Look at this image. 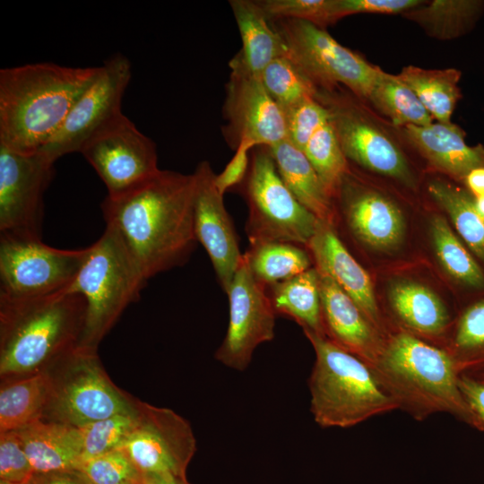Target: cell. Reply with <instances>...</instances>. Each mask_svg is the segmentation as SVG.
I'll use <instances>...</instances> for the list:
<instances>
[{
	"label": "cell",
	"mask_w": 484,
	"mask_h": 484,
	"mask_svg": "<svg viewBox=\"0 0 484 484\" xmlns=\"http://www.w3.org/2000/svg\"><path fill=\"white\" fill-rule=\"evenodd\" d=\"M269 20L295 19L324 29L340 20L337 0H256Z\"/></svg>",
	"instance_id": "obj_39"
},
{
	"label": "cell",
	"mask_w": 484,
	"mask_h": 484,
	"mask_svg": "<svg viewBox=\"0 0 484 484\" xmlns=\"http://www.w3.org/2000/svg\"><path fill=\"white\" fill-rule=\"evenodd\" d=\"M194 173L160 169L137 187L101 203L107 226L119 235L148 281L183 265L197 240Z\"/></svg>",
	"instance_id": "obj_1"
},
{
	"label": "cell",
	"mask_w": 484,
	"mask_h": 484,
	"mask_svg": "<svg viewBox=\"0 0 484 484\" xmlns=\"http://www.w3.org/2000/svg\"><path fill=\"white\" fill-rule=\"evenodd\" d=\"M397 77L414 91L432 117L440 123H451V117L461 97L459 70L424 69L408 65L402 68Z\"/></svg>",
	"instance_id": "obj_29"
},
{
	"label": "cell",
	"mask_w": 484,
	"mask_h": 484,
	"mask_svg": "<svg viewBox=\"0 0 484 484\" xmlns=\"http://www.w3.org/2000/svg\"><path fill=\"white\" fill-rule=\"evenodd\" d=\"M15 431L34 472L76 469L82 459L76 427L40 419Z\"/></svg>",
	"instance_id": "obj_24"
},
{
	"label": "cell",
	"mask_w": 484,
	"mask_h": 484,
	"mask_svg": "<svg viewBox=\"0 0 484 484\" xmlns=\"http://www.w3.org/2000/svg\"><path fill=\"white\" fill-rule=\"evenodd\" d=\"M371 369L398 410L415 420L449 413L478 428L460 391L455 363L445 349L398 331L385 336Z\"/></svg>",
	"instance_id": "obj_4"
},
{
	"label": "cell",
	"mask_w": 484,
	"mask_h": 484,
	"mask_svg": "<svg viewBox=\"0 0 484 484\" xmlns=\"http://www.w3.org/2000/svg\"><path fill=\"white\" fill-rule=\"evenodd\" d=\"M132 75L127 57L117 54L104 62L98 77L79 97L51 140L39 151L56 162L80 152L83 145L122 114L121 102Z\"/></svg>",
	"instance_id": "obj_12"
},
{
	"label": "cell",
	"mask_w": 484,
	"mask_h": 484,
	"mask_svg": "<svg viewBox=\"0 0 484 484\" xmlns=\"http://www.w3.org/2000/svg\"><path fill=\"white\" fill-rule=\"evenodd\" d=\"M101 66L35 63L0 70V145L38 152L56 134Z\"/></svg>",
	"instance_id": "obj_2"
},
{
	"label": "cell",
	"mask_w": 484,
	"mask_h": 484,
	"mask_svg": "<svg viewBox=\"0 0 484 484\" xmlns=\"http://www.w3.org/2000/svg\"><path fill=\"white\" fill-rule=\"evenodd\" d=\"M407 140L436 168L464 180L470 171L484 167V145H468L456 125L440 122L402 128Z\"/></svg>",
	"instance_id": "obj_21"
},
{
	"label": "cell",
	"mask_w": 484,
	"mask_h": 484,
	"mask_svg": "<svg viewBox=\"0 0 484 484\" xmlns=\"http://www.w3.org/2000/svg\"><path fill=\"white\" fill-rule=\"evenodd\" d=\"M0 484H13V483H8V482H5V481H3V480H0Z\"/></svg>",
	"instance_id": "obj_50"
},
{
	"label": "cell",
	"mask_w": 484,
	"mask_h": 484,
	"mask_svg": "<svg viewBox=\"0 0 484 484\" xmlns=\"http://www.w3.org/2000/svg\"><path fill=\"white\" fill-rule=\"evenodd\" d=\"M428 193L448 213L471 250L484 262V217L477 211L471 196L462 188L438 180L429 184Z\"/></svg>",
	"instance_id": "obj_33"
},
{
	"label": "cell",
	"mask_w": 484,
	"mask_h": 484,
	"mask_svg": "<svg viewBox=\"0 0 484 484\" xmlns=\"http://www.w3.org/2000/svg\"><path fill=\"white\" fill-rule=\"evenodd\" d=\"M267 292L276 315L293 319L303 332L325 336L319 274L315 266L268 287Z\"/></svg>",
	"instance_id": "obj_27"
},
{
	"label": "cell",
	"mask_w": 484,
	"mask_h": 484,
	"mask_svg": "<svg viewBox=\"0 0 484 484\" xmlns=\"http://www.w3.org/2000/svg\"><path fill=\"white\" fill-rule=\"evenodd\" d=\"M306 248L315 266L326 272L351 298L367 321L385 337L370 277L342 244L333 224L320 220Z\"/></svg>",
	"instance_id": "obj_20"
},
{
	"label": "cell",
	"mask_w": 484,
	"mask_h": 484,
	"mask_svg": "<svg viewBox=\"0 0 484 484\" xmlns=\"http://www.w3.org/2000/svg\"><path fill=\"white\" fill-rule=\"evenodd\" d=\"M33 473L17 431L0 433V480L26 484Z\"/></svg>",
	"instance_id": "obj_42"
},
{
	"label": "cell",
	"mask_w": 484,
	"mask_h": 484,
	"mask_svg": "<svg viewBox=\"0 0 484 484\" xmlns=\"http://www.w3.org/2000/svg\"><path fill=\"white\" fill-rule=\"evenodd\" d=\"M241 184L248 206L246 231L250 245L287 242L307 246L320 220L287 187L268 147L252 149Z\"/></svg>",
	"instance_id": "obj_8"
},
{
	"label": "cell",
	"mask_w": 484,
	"mask_h": 484,
	"mask_svg": "<svg viewBox=\"0 0 484 484\" xmlns=\"http://www.w3.org/2000/svg\"><path fill=\"white\" fill-rule=\"evenodd\" d=\"M136 420L137 402L136 410L132 412L116 414L78 428L82 459L119 449L133 431Z\"/></svg>",
	"instance_id": "obj_38"
},
{
	"label": "cell",
	"mask_w": 484,
	"mask_h": 484,
	"mask_svg": "<svg viewBox=\"0 0 484 484\" xmlns=\"http://www.w3.org/2000/svg\"><path fill=\"white\" fill-rule=\"evenodd\" d=\"M305 246L287 242L250 245L243 255L253 276L266 288L311 268L312 257Z\"/></svg>",
	"instance_id": "obj_30"
},
{
	"label": "cell",
	"mask_w": 484,
	"mask_h": 484,
	"mask_svg": "<svg viewBox=\"0 0 484 484\" xmlns=\"http://www.w3.org/2000/svg\"><path fill=\"white\" fill-rule=\"evenodd\" d=\"M480 377H484V376H480Z\"/></svg>",
	"instance_id": "obj_51"
},
{
	"label": "cell",
	"mask_w": 484,
	"mask_h": 484,
	"mask_svg": "<svg viewBox=\"0 0 484 484\" xmlns=\"http://www.w3.org/2000/svg\"><path fill=\"white\" fill-rule=\"evenodd\" d=\"M269 149L281 179L296 199L320 220L333 224V197L306 155L289 139Z\"/></svg>",
	"instance_id": "obj_26"
},
{
	"label": "cell",
	"mask_w": 484,
	"mask_h": 484,
	"mask_svg": "<svg viewBox=\"0 0 484 484\" xmlns=\"http://www.w3.org/2000/svg\"><path fill=\"white\" fill-rule=\"evenodd\" d=\"M48 372L50 393L42 420L81 428L136 410L137 399L113 383L98 351L77 348Z\"/></svg>",
	"instance_id": "obj_7"
},
{
	"label": "cell",
	"mask_w": 484,
	"mask_h": 484,
	"mask_svg": "<svg viewBox=\"0 0 484 484\" xmlns=\"http://www.w3.org/2000/svg\"><path fill=\"white\" fill-rule=\"evenodd\" d=\"M391 308L405 329L421 340L439 338L449 325V315L441 298L430 289L412 281L393 284L389 291Z\"/></svg>",
	"instance_id": "obj_25"
},
{
	"label": "cell",
	"mask_w": 484,
	"mask_h": 484,
	"mask_svg": "<svg viewBox=\"0 0 484 484\" xmlns=\"http://www.w3.org/2000/svg\"><path fill=\"white\" fill-rule=\"evenodd\" d=\"M147 281L117 232L106 225L100 238L88 246L76 277L63 291L80 294L86 301L78 349L98 351L125 308L140 299Z\"/></svg>",
	"instance_id": "obj_6"
},
{
	"label": "cell",
	"mask_w": 484,
	"mask_h": 484,
	"mask_svg": "<svg viewBox=\"0 0 484 484\" xmlns=\"http://www.w3.org/2000/svg\"><path fill=\"white\" fill-rule=\"evenodd\" d=\"M80 153L112 197L137 187L160 170L154 142L123 113L94 134Z\"/></svg>",
	"instance_id": "obj_11"
},
{
	"label": "cell",
	"mask_w": 484,
	"mask_h": 484,
	"mask_svg": "<svg viewBox=\"0 0 484 484\" xmlns=\"http://www.w3.org/2000/svg\"><path fill=\"white\" fill-rule=\"evenodd\" d=\"M88 247L67 250L40 238L0 233V296L34 298L63 292L81 269Z\"/></svg>",
	"instance_id": "obj_10"
},
{
	"label": "cell",
	"mask_w": 484,
	"mask_h": 484,
	"mask_svg": "<svg viewBox=\"0 0 484 484\" xmlns=\"http://www.w3.org/2000/svg\"><path fill=\"white\" fill-rule=\"evenodd\" d=\"M423 3L420 0H337L341 19L357 13H405Z\"/></svg>",
	"instance_id": "obj_43"
},
{
	"label": "cell",
	"mask_w": 484,
	"mask_h": 484,
	"mask_svg": "<svg viewBox=\"0 0 484 484\" xmlns=\"http://www.w3.org/2000/svg\"><path fill=\"white\" fill-rule=\"evenodd\" d=\"M458 385L465 402L476 419L477 429L484 432V377L461 373Z\"/></svg>",
	"instance_id": "obj_45"
},
{
	"label": "cell",
	"mask_w": 484,
	"mask_h": 484,
	"mask_svg": "<svg viewBox=\"0 0 484 484\" xmlns=\"http://www.w3.org/2000/svg\"><path fill=\"white\" fill-rule=\"evenodd\" d=\"M260 78L267 92L284 113L316 95V87L287 56L271 62L261 73Z\"/></svg>",
	"instance_id": "obj_37"
},
{
	"label": "cell",
	"mask_w": 484,
	"mask_h": 484,
	"mask_svg": "<svg viewBox=\"0 0 484 484\" xmlns=\"http://www.w3.org/2000/svg\"><path fill=\"white\" fill-rule=\"evenodd\" d=\"M135 484H191L186 476H178L169 472L140 471Z\"/></svg>",
	"instance_id": "obj_47"
},
{
	"label": "cell",
	"mask_w": 484,
	"mask_h": 484,
	"mask_svg": "<svg viewBox=\"0 0 484 484\" xmlns=\"http://www.w3.org/2000/svg\"><path fill=\"white\" fill-rule=\"evenodd\" d=\"M301 151L333 199L336 189L348 171V161L331 119L314 131Z\"/></svg>",
	"instance_id": "obj_36"
},
{
	"label": "cell",
	"mask_w": 484,
	"mask_h": 484,
	"mask_svg": "<svg viewBox=\"0 0 484 484\" xmlns=\"http://www.w3.org/2000/svg\"><path fill=\"white\" fill-rule=\"evenodd\" d=\"M119 449L139 471L186 476L196 439L189 421L173 410L137 399L136 424Z\"/></svg>",
	"instance_id": "obj_14"
},
{
	"label": "cell",
	"mask_w": 484,
	"mask_h": 484,
	"mask_svg": "<svg viewBox=\"0 0 484 484\" xmlns=\"http://www.w3.org/2000/svg\"><path fill=\"white\" fill-rule=\"evenodd\" d=\"M270 21L285 42L287 56L316 88L342 84L356 96L368 99L380 68L310 22Z\"/></svg>",
	"instance_id": "obj_9"
},
{
	"label": "cell",
	"mask_w": 484,
	"mask_h": 484,
	"mask_svg": "<svg viewBox=\"0 0 484 484\" xmlns=\"http://www.w3.org/2000/svg\"><path fill=\"white\" fill-rule=\"evenodd\" d=\"M474 203L477 211L484 217V195L476 197Z\"/></svg>",
	"instance_id": "obj_49"
},
{
	"label": "cell",
	"mask_w": 484,
	"mask_h": 484,
	"mask_svg": "<svg viewBox=\"0 0 484 484\" xmlns=\"http://www.w3.org/2000/svg\"><path fill=\"white\" fill-rule=\"evenodd\" d=\"M484 2L479 0H434L404 13L430 36L451 39L466 33L480 18Z\"/></svg>",
	"instance_id": "obj_31"
},
{
	"label": "cell",
	"mask_w": 484,
	"mask_h": 484,
	"mask_svg": "<svg viewBox=\"0 0 484 484\" xmlns=\"http://www.w3.org/2000/svg\"><path fill=\"white\" fill-rule=\"evenodd\" d=\"M315 268L319 274L325 336L371 367L385 337L367 321L351 298L326 272Z\"/></svg>",
	"instance_id": "obj_19"
},
{
	"label": "cell",
	"mask_w": 484,
	"mask_h": 484,
	"mask_svg": "<svg viewBox=\"0 0 484 484\" xmlns=\"http://www.w3.org/2000/svg\"><path fill=\"white\" fill-rule=\"evenodd\" d=\"M55 162L0 145V233L41 239L44 194Z\"/></svg>",
	"instance_id": "obj_13"
},
{
	"label": "cell",
	"mask_w": 484,
	"mask_h": 484,
	"mask_svg": "<svg viewBox=\"0 0 484 484\" xmlns=\"http://www.w3.org/2000/svg\"><path fill=\"white\" fill-rule=\"evenodd\" d=\"M445 350L459 374L484 375V300L471 305L462 313Z\"/></svg>",
	"instance_id": "obj_34"
},
{
	"label": "cell",
	"mask_w": 484,
	"mask_h": 484,
	"mask_svg": "<svg viewBox=\"0 0 484 484\" xmlns=\"http://www.w3.org/2000/svg\"><path fill=\"white\" fill-rule=\"evenodd\" d=\"M196 189L194 228L197 242L206 250L218 281L226 292L243 258L223 194L216 186V174L203 160L194 170Z\"/></svg>",
	"instance_id": "obj_18"
},
{
	"label": "cell",
	"mask_w": 484,
	"mask_h": 484,
	"mask_svg": "<svg viewBox=\"0 0 484 484\" xmlns=\"http://www.w3.org/2000/svg\"><path fill=\"white\" fill-rule=\"evenodd\" d=\"M337 194L344 198L347 224L357 238L377 249H389L401 242L404 220L392 201L373 192L350 193L341 185Z\"/></svg>",
	"instance_id": "obj_22"
},
{
	"label": "cell",
	"mask_w": 484,
	"mask_h": 484,
	"mask_svg": "<svg viewBox=\"0 0 484 484\" xmlns=\"http://www.w3.org/2000/svg\"><path fill=\"white\" fill-rule=\"evenodd\" d=\"M464 182L475 197L484 195V167L470 171L465 177Z\"/></svg>",
	"instance_id": "obj_48"
},
{
	"label": "cell",
	"mask_w": 484,
	"mask_h": 484,
	"mask_svg": "<svg viewBox=\"0 0 484 484\" xmlns=\"http://www.w3.org/2000/svg\"><path fill=\"white\" fill-rule=\"evenodd\" d=\"M229 3L242 41V48L230 60L229 67L260 76L271 62L287 56L285 42L256 1L230 0Z\"/></svg>",
	"instance_id": "obj_23"
},
{
	"label": "cell",
	"mask_w": 484,
	"mask_h": 484,
	"mask_svg": "<svg viewBox=\"0 0 484 484\" xmlns=\"http://www.w3.org/2000/svg\"><path fill=\"white\" fill-rule=\"evenodd\" d=\"M436 255L445 271L457 281L471 288H484V272L448 222L440 215L430 221Z\"/></svg>",
	"instance_id": "obj_35"
},
{
	"label": "cell",
	"mask_w": 484,
	"mask_h": 484,
	"mask_svg": "<svg viewBox=\"0 0 484 484\" xmlns=\"http://www.w3.org/2000/svg\"><path fill=\"white\" fill-rule=\"evenodd\" d=\"M368 100L396 126L428 125L433 123V117L414 91L397 75L381 69Z\"/></svg>",
	"instance_id": "obj_32"
},
{
	"label": "cell",
	"mask_w": 484,
	"mask_h": 484,
	"mask_svg": "<svg viewBox=\"0 0 484 484\" xmlns=\"http://www.w3.org/2000/svg\"><path fill=\"white\" fill-rule=\"evenodd\" d=\"M226 85L223 134L236 150L244 143L250 147L272 148L288 139L286 116L270 96L260 76L230 67Z\"/></svg>",
	"instance_id": "obj_16"
},
{
	"label": "cell",
	"mask_w": 484,
	"mask_h": 484,
	"mask_svg": "<svg viewBox=\"0 0 484 484\" xmlns=\"http://www.w3.org/2000/svg\"><path fill=\"white\" fill-rule=\"evenodd\" d=\"M50 386L48 370L1 381L0 433L18 430L40 420Z\"/></svg>",
	"instance_id": "obj_28"
},
{
	"label": "cell",
	"mask_w": 484,
	"mask_h": 484,
	"mask_svg": "<svg viewBox=\"0 0 484 484\" xmlns=\"http://www.w3.org/2000/svg\"><path fill=\"white\" fill-rule=\"evenodd\" d=\"M26 484H92L78 469L34 472Z\"/></svg>",
	"instance_id": "obj_46"
},
{
	"label": "cell",
	"mask_w": 484,
	"mask_h": 484,
	"mask_svg": "<svg viewBox=\"0 0 484 484\" xmlns=\"http://www.w3.org/2000/svg\"><path fill=\"white\" fill-rule=\"evenodd\" d=\"M92 484H135L139 470L122 449L84 458L78 464Z\"/></svg>",
	"instance_id": "obj_40"
},
{
	"label": "cell",
	"mask_w": 484,
	"mask_h": 484,
	"mask_svg": "<svg viewBox=\"0 0 484 484\" xmlns=\"http://www.w3.org/2000/svg\"><path fill=\"white\" fill-rule=\"evenodd\" d=\"M288 139L302 151L310 135L331 119L328 109L315 98H308L285 112Z\"/></svg>",
	"instance_id": "obj_41"
},
{
	"label": "cell",
	"mask_w": 484,
	"mask_h": 484,
	"mask_svg": "<svg viewBox=\"0 0 484 484\" xmlns=\"http://www.w3.org/2000/svg\"><path fill=\"white\" fill-rule=\"evenodd\" d=\"M82 296H0V381L49 370L75 350L84 329Z\"/></svg>",
	"instance_id": "obj_3"
},
{
	"label": "cell",
	"mask_w": 484,
	"mask_h": 484,
	"mask_svg": "<svg viewBox=\"0 0 484 484\" xmlns=\"http://www.w3.org/2000/svg\"><path fill=\"white\" fill-rule=\"evenodd\" d=\"M304 333L315 354L308 387L310 411L318 426L351 428L398 410L365 361L326 336Z\"/></svg>",
	"instance_id": "obj_5"
},
{
	"label": "cell",
	"mask_w": 484,
	"mask_h": 484,
	"mask_svg": "<svg viewBox=\"0 0 484 484\" xmlns=\"http://www.w3.org/2000/svg\"><path fill=\"white\" fill-rule=\"evenodd\" d=\"M253 149L246 143H240L235 150V154L229 161L223 171L216 175L215 183L221 194L236 185H240L248 170L249 150Z\"/></svg>",
	"instance_id": "obj_44"
},
{
	"label": "cell",
	"mask_w": 484,
	"mask_h": 484,
	"mask_svg": "<svg viewBox=\"0 0 484 484\" xmlns=\"http://www.w3.org/2000/svg\"><path fill=\"white\" fill-rule=\"evenodd\" d=\"M315 99L330 112L339 143L347 160L407 185L412 175L407 160L393 141L370 124L359 110L333 88H317Z\"/></svg>",
	"instance_id": "obj_17"
},
{
	"label": "cell",
	"mask_w": 484,
	"mask_h": 484,
	"mask_svg": "<svg viewBox=\"0 0 484 484\" xmlns=\"http://www.w3.org/2000/svg\"><path fill=\"white\" fill-rule=\"evenodd\" d=\"M226 293L229 324L214 357L224 366L243 371L249 366L255 349L273 339L277 315L267 288L255 279L244 256Z\"/></svg>",
	"instance_id": "obj_15"
}]
</instances>
